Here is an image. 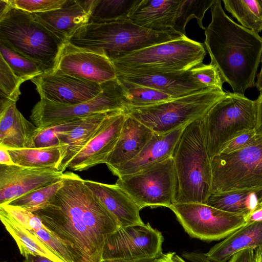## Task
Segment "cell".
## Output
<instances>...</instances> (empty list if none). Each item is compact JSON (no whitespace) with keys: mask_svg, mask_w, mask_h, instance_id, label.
Wrapping results in <instances>:
<instances>
[{"mask_svg":"<svg viewBox=\"0 0 262 262\" xmlns=\"http://www.w3.org/2000/svg\"><path fill=\"white\" fill-rule=\"evenodd\" d=\"M45 206L33 212L68 249L74 262H101L107 238L119 227L115 217L72 171Z\"/></svg>","mask_w":262,"mask_h":262,"instance_id":"6da1fadb","label":"cell"},{"mask_svg":"<svg viewBox=\"0 0 262 262\" xmlns=\"http://www.w3.org/2000/svg\"><path fill=\"white\" fill-rule=\"evenodd\" d=\"M211 21L205 28L204 46L210 63L233 93L244 95L255 85L262 54V37L236 24L224 12L220 0L211 8Z\"/></svg>","mask_w":262,"mask_h":262,"instance_id":"7a4b0ae2","label":"cell"},{"mask_svg":"<svg viewBox=\"0 0 262 262\" xmlns=\"http://www.w3.org/2000/svg\"><path fill=\"white\" fill-rule=\"evenodd\" d=\"M182 37L171 30L152 31L137 25L128 19H124L88 23L67 42L78 48L104 55L112 61L133 52Z\"/></svg>","mask_w":262,"mask_h":262,"instance_id":"3957f363","label":"cell"},{"mask_svg":"<svg viewBox=\"0 0 262 262\" xmlns=\"http://www.w3.org/2000/svg\"><path fill=\"white\" fill-rule=\"evenodd\" d=\"M202 117L184 128L174 149L177 188L173 203L207 204L211 195V160L203 134Z\"/></svg>","mask_w":262,"mask_h":262,"instance_id":"277c9868","label":"cell"},{"mask_svg":"<svg viewBox=\"0 0 262 262\" xmlns=\"http://www.w3.org/2000/svg\"><path fill=\"white\" fill-rule=\"evenodd\" d=\"M8 2L0 13V41L39 64L45 72L54 70L64 42L30 13Z\"/></svg>","mask_w":262,"mask_h":262,"instance_id":"5b68a950","label":"cell"},{"mask_svg":"<svg viewBox=\"0 0 262 262\" xmlns=\"http://www.w3.org/2000/svg\"><path fill=\"white\" fill-rule=\"evenodd\" d=\"M204 45L186 36L130 53L112 61L116 71L155 73L183 72L203 64Z\"/></svg>","mask_w":262,"mask_h":262,"instance_id":"8992f818","label":"cell"},{"mask_svg":"<svg viewBox=\"0 0 262 262\" xmlns=\"http://www.w3.org/2000/svg\"><path fill=\"white\" fill-rule=\"evenodd\" d=\"M227 94L219 89L208 88L156 105L128 106L123 111L154 133L166 134L203 117Z\"/></svg>","mask_w":262,"mask_h":262,"instance_id":"52a82bcc","label":"cell"},{"mask_svg":"<svg viewBox=\"0 0 262 262\" xmlns=\"http://www.w3.org/2000/svg\"><path fill=\"white\" fill-rule=\"evenodd\" d=\"M256 123V100L227 92L226 96L202 119L203 134L210 160L234 138L255 129Z\"/></svg>","mask_w":262,"mask_h":262,"instance_id":"ba28073f","label":"cell"},{"mask_svg":"<svg viewBox=\"0 0 262 262\" xmlns=\"http://www.w3.org/2000/svg\"><path fill=\"white\" fill-rule=\"evenodd\" d=\"M211 194L262 188V136L237 150L211 160Z\"/></svg>","mask_w":262,"mask_h":262,"instance_id":"9c48e42d","label":"cell"},{"mask_svg":"<svg viewBox=\"0 0 262 262\" xmlns=\"http://www.w3.org/2000/svg\"><path fill=\"white\" fill-rule=\"evenodd\" d=\"M128 106L125 92L116 78L104 83L97 96L82 103L67 105L40 99L33 108L30 119L41 129L100 113L124 111Z\"/></svg>","mask_w":262,"mask_h":262,"instance_id":"30bf717a","label":"cell"},{"mask_svg":"<svg viewBox=\"0 0 262 262\" xmlns=\"http://www.w3.org/2000/svg\"><path fill=\"white\" fill-rule=\"evenodd\" d=\"M140 209L169 208L174 202L177 177L172 158L143 171L118 177L116 183Z\"/></svg>","mask_w":262,"mask_h":262,"instance_id":"8fae6325","label":"cell"},{"mask_svg":"<svg viewBox=\"0 0 262 262\" xmlns=\"http://www.w3.org/2000/svg\"><path fill=\"white\" fill-rule=\"evenodd\" d=\"M169 208L185 231L201 240L224 239L246 224V215L225 211L206 204L173 203Z\"/></svg>","mask_w":262,"mask_h":262,"instance_id":"7c38bea8","label":"cell"},{"mask_svg":"<svg viewBox=\"0 0 262 262\" xmlns=\"http://www.w3.org/2000/svg\"><path fill=\"white\" fill-rule=\"evenodd\" d=\"M163 241L162 233L149 223L120 227L106 239L102 260L159 258Z\"/></svg>","mask_w":262,"mask_h":262,"instance_id":"4fadbf2b","label":"cell"},{"mask_svg":"<svg viewBox=\"0 0 262 262\" xmlns=\"http://www.w3.org/2000/svg\"><path fill=\"white\" fill-rule=\"evenodd\" d=\"M31 80L41 100L67 105L94 98L102 91L103 84L78 79L58 70L44 72Z\"/></svg>","mask_w":262,"mask_h":262,"instance_id":"5bb4252c","label":"cell"},{"mask_svg":"<svg viewBox=\"0 0 262 262\" xmlns=\"http://www.w3.org/2000/svg\"><path fill=\"white\" fill-rule=\"evenodd\" d=\"M54 70L81 80L99 84L117 78L112 62L105 55L64 42Z\"/></svg>","mask_w":262,"mask_h":262,"instance_id":"9a60e30c","label":"cell"},{"mask_svg":"<svg viewBox=\"0 0 262 262\" xmlns=\"http://www.w3.org/2000/svg\"><path fill=\"white\" fill-rule=\"evenodd\" d=\"M55 168H31L0 164V205L62 179Z\"/></svg>","mask_w":262,"mask_h":262,"instance_id":"2e32d148","label":"cell"},{"mask_svg":"<svg viewBox=\"0 0 262 262\" xmlns=\"http://www.w3.org/2000/svg\"><path fill=\"white\" fill-rule=\"evenodd\" d=\"M126 116L123 111H118L108 117L95 135L69 162L67 168L81 171L106 164L117 144Z\"/></svg>","mask_w":262,"mask_h":262,"instance_id":"e0dca14e","label":"cell"},{"mask_svg":"<svg viewBox=\"0 0 262 262\" xmlns=\"http://www.w3.org/2000/svg\"><path fill=\"white\" fill-rule=\"evenodd\" d=\"M91 3L92 0H67L58 9L31 14L64 42L89 23Z\"/></svg>","mask_w":262,"mask_h":262,"instance_id":"ac0fdd59","label":"cell"},{"mask_svg":"<svg viewBox=\"0 0 262 262\" xmlns=\"http://www.w3.org/2000/svg\"><path fill=\"white\" fill-rule=\"evenodd\" d=\"M16 103L1 97L0 147L8 149L35 148L34 140L39 129L23 116Z\"/></svg>","mask_w":262,"mask_h":262,"instance_id":"d6986e66","label":"cell"},{"mask_svg":"<svg viewBox=\"0 0 262 262\" xmlns=\"http://www.w3.org/2000/svg\"><path fill=\"white\" fill-rule=\"evenodd\" d=\"M116 71L118 79L159 90L174 98L187 96L208 89L191 77L190 70L155 73Z\"/></svg>","mask_w":262,"mask_h":262,"instance_id":"ffe728a7","label":"cell"},{"mask_svg":"<svg viewBox=\"0 0 262 262\" xmlns=\"http://www.w3.org/2000/svg\"><path fill=\"white\" fill-rule=\"evenodd\" d=\"M185 127L166 134L154 133L151 139L135 158L111 172L118 178L143 171L171 158Z\"/></svg>","mask_w":262,"mask_h":262,"instance_id":"44dd1931","label":"cell"},{"mask_svg":"<svg viewBox=\"0 0 262 262\" xmlns=\"http://www.w3.org/2000/svg\"><path fill=\"white\" fill-rule=\"evenodd\" d=\"M86 185L117 219L120 227L143 225L140 208L129 195L115 184L84 180Z\"/></svg>","mask_w":262,"mask_h":262,"instance_id":"7402d4cb","label":"cell"},{"mask_svg":"<svg viewBox=\"0 0 262 262\" xmlns=\"http://www.w3.org/2000/svg\"><path fill=\"white\" fill-rule=\"evenodd\" d=\"M154 134L142 123L127 115L117 144L106 163L110 170L112 171L135 158Z\"/></svg>","mask_w":262,"mask_h":262,"instance_id":"603a6c76","label":"cell"},{"mask_svg":"<svg viewBox=\"0 0 262 262\" xmlns=\"http://www.w3.org/2000/svg\"><path fill=\"white\" fill-rule=\"evenodd\" d=\"M179 0H140L133 8L128 19L152 31H172Z\"/></svg>","mask_w":262,"mask_h":262,"instance_id":"cb8c5ba5","label":"cell"},{"mask_svg":"<svg viewBox=\"0 0 262 262\" xmlns=\"http://www.w3.org/2000/svg\"><path fill=\"white\" fill-rule=\"evenodd\" d=\"M262 246V220L247 223L205 253L213 262H227L236 253Z\"/></svg>","mask_w":262,"mask_h":262,"instance_id":"d4e9b609","label":"cell"},{"mask_svg":"<svg viewBox=\"0 0 262 262\" xmlns=\"http://www.w3.org/2000/svg\"><path fill=\"white\" fill-rule=\"evenodd\" d=\"M117 111L102 112L85 117L78 126L62 136L59 139L61 158L57 169L63 172L69 162L97 133L104 121Z\"/></svg>","mask_w":262,"mask_h":262,"instance_id":"484cf974","label":"cell"},{"mask_svg":"<svg viewBox=\"0 0 262 262\" xmlns=\"http://www.w3.org/2000/svg\"><path fill=\"white\" fill-rule=\"evenodd\" d=\"M0 219L7 231L15 240L20 253L38 255L54 262H65L50 249L32 230L23 227L8 212L0 206Z\"/></svg>","mask_w":262,"mask_h":262,"instance_id":"4316f807","label":"cell"},{"mask_svg":"<svg viewBox=\"0 0 262 262\" xmlns=\"http://www.w3.org/2000/svg\"><path fill=\"white\" fill-rule=\"evenodd\" d=\"M23 227L32 230L50 249L65 262H74L64 245L42 224L41 220L32 212L18 207L8 204L0 205Z\"/></svg>","mask_w":262,"mask_h":262,"instance_id":"83f0119b","label":"cell"},{"mask_svg":"<svg viewBox=\"0 0 262 262\" xmlns=\"http://www.w3.org/2000/svg\"><path fill=\"white\" fill-rule=\"evenodd\" d=\"M262 201V188L233 190L210 195L207 204L234 213L248 215Z\"/></svg>","mask_w":262,"mask_h":262,"instance_id":"f1b7e54d","label":"cell"},{"mask_svg":"<svg viewBox=\"0 0 262 262\" xmlns=\"http://www.w3.org/2000/svg\"><path fill=\"white\" fill-rule=\"evenodd\" d=\"M15 165L31 168L57 169L61 158L60 146L8 149Z\"/></svg>","mask_w":262,"mask_h":262,"instance_id":"f546056e","label":"cell"},{"mask_svg":"<svg viewBox=\"0 0 262 262\" xmlns=\"http://www.w3.org/2000/svg\"><path fill=\"white\" fill-rule=\"evenodd\" d=\"M140 0H92L89 23H103L128 19Z\"/></svg>","mask_w":262,"mask_h":262,"instance_id":"4dcf8cb0","label":"cell"},{"mask_svg":"<svg viewBox=\"0 0 262 262\" xmlns=\"http://www.w3.org/2000/svg\"><path fill=\"white\" fill-rule=\"evenodd\" d=\"M226 10L243 27L258 34L262 31V0H223Z\"/></svg>","mask_w":262,"mask_h":262,"instance_id":"1f68e13d","label":"cell"},{"mask_svg":"<svg viewBox=\"0 0 262 262\" xmlns=\"http://www.w3.org/2000/svg\"><path fill=\"white\" fill-rule=\"evenodd\" d=\"M216 0H181L172 30L182 36H186L185 28L188 21L195 18L200 27L204 30L203 19L206 11Z\"/></svg>","mask_w":262,"mask_h":262,"instance_id":"d6a6232c","label":"cell"},{"mask_svg":"<svg viewBox=\"0 0 262 262\" xmlns=\"http://www.w3.org/2000/svg\"><path fill=\"white\" fill-rule=\"evenodd\" d=\"M123 87L128 106L144 107L158 104L174 98L159 90L118 79ZM127 106V107H128Z\"/></svg>","mask_w":262,"mask_h":262,"instance_id":"836d02e7","label":"cell"},{"mask_svg":"<svg viewBox=\"0 0 262 262\" xmlns=\"http://www.w3.org/2000/svg\"><path fill=\"white\" fill-rule=\"evenodd\" d=\"M0 55L13 73L24 82L31 80L45 72L39 64L1 41Z\"/></svg>","mask_w":262,"mask_h":262,"instance_id":"e575fe53","label":"cell"},{"mask_svg":"<svg viewBox=\"0 0 262 262\" xmlns=\"http://www.w3.org/2000/svg\"><path fill=\"white\" fill-rule=\"evenodd\" d=\"M62 179L23 195L7 204L34 212L47 205L62 186Z\"/></svg>","mask_w":262,"mask_h":262,"instance_id":"d590c367","label":"cell"},{"mask_svg":"<svg viewBox=\"0 0 262 262\" xmlns=\"http://www.w3.org/2000/svg\"><path fill=\"white\" fill-rule=\"evenodd\" d=\"M82 119L39 129L34 140L35 147L43 148L60 146V138L78 126Z\"/></svg>","mask_w":262,"mask_h":262,"instance_id":"8d00e7d4","label":"cell"},{"mask_svg":"<svg viewBox=\"0 0 262 262\" xmlns=\"http://www.w3.org/2000/svg\"><path fill=\"white\" fill-rule=\"evenodd\" d=\"M24 81L12 71L0 56V95L1 97L16 102L21 94L20 86Z\"/></svg>","mask_w":262,"mask_h":262,"instance_id":"74e56055","label":"cell"},{"mask_svg":"<svg viewBox=\"0 0 262 262\" xmlns=\"http://www.w3.org/2000/svg\"><path fill=\"white\" fill-rule=\"evenodd\" d=\"M191 77L205 88L223 89L224 83L217 68L211 63L202 64L190 70Z\"/></svg>","mask_w":262,"mask_h":262,"instance_id":"f35d334b","label":"cell"},{"mask_svg":"<svg viewBox=\"0 0 262 262\" xmlns=\"http://www.w3.org/2000/svg\"><path fill=\"white\" fill-rule=\"evenodd\" d=\"M67 0H9L15 8L30 13H45L61 8Z\"/></svg>","mask_w":262,"mask_h":262,"instance_id":"ab89813d","label":"cell"},{"mask_svg":"<svg viewBox=\"0 0 262 262\" xmlns=\"http://www.w3.org/2000/svg\"><path fill=\"white\" fill-rule=\"evenodd\" d=\"M257 136L255 129L242 134L232 140L221 152L228 154L243 148L253 143Z\"/></svg>","mask_w":262,"mask_h":262,"instance_id":"60d3db41","label":"cell"},{"mask_svg":"<svg viewBox=\"0 0 262 262\" xmlns=\"http://www.w3.org/2000/svg\"><path fill=\"white\" fill-rule=\"evenodd\" d=\"M228 262H255V252L253 249H246L234 254Z\"/></svg>","mask_w":262,"mask_h":262,"instance_id":"b9f144b4","label":"cell"},{"mask_svg":"<svg viewBox=\"0 0 262 262\" xmlns=\"http://www.w3.org/2000/svg\"><path fill=\"white\" fill-rule=\"evenodd\" d=\"M256 100V123L255 130L257 134L262 136V92Z\"/></svg>","mask_w":262,"mask_h":262,"instance_id":"7bdbcfd3","label":"cell"},{"mask_svg":"<svg viewBox=\"0 0 262 262\" xmlns=\"http://www.w3.org/2000/svg\"><path fill=\"white\" fill-rule=\"evenodd\" d=\"M0 164L7 166L15 165L8 149L3 147H0Z\"/></svg>","mask_w":262,"mask_h":262,"instance_id":"ee69618b","label":"cell"},{"mask_svg":"<svg viewBox=\"0 0 262 262\" xmlns=\"http://www.w3.org/2000/svg\"><path fill=\"white\" fill-rule=\"evenodd\" d=\"M160 258L162 262H186L175 252H171L163 254Z\"/></svg>","mask_w":262,"mask_h":262,"instance_id":"f6af8a7d","label":"cell"},{"mask_svg":"<svg viewBox=\"0 0 262 262\" xmlns=\"http://www.w3.org/2000/svg\"><path fill=\"white\" fill-rule=\"evenodd\" d=\"M262 220V208L256 210L245 217L246 223Z\"/></svg>","mask_w":262,"mask_h":262,"instance_id":"bcb514c9","label":"cell"},{"mask_svg":"<svg viewBox=\"0 0 262 262\" xmlns=\"http://www.w3.org/2000/svg\"><path fill=\"white\" fill-rule=\"evenodd\" d=\"M155 259L154 258L139 259H103L101 262H154Z\"/></svg>","mask_w":262,"mask_h":262,"instance_id":"7dc6e473","label":"cell"},{"mask_svg":"<svg viewBox=\"0 0 262 262\" xmlns=\"http://www.w3.org/2000/svg\"><path fill=\"white\" fill-rule=\"evenodd\" d=\"M23 262H54L48 258L38 256L28 255L25 257Z\"/></svg>","mask_w":262,"mask_h":262,"instance_id":"c3c4849f","label":"cell"},{"mask_svg":"<svg viewBox=\"0 0 262 262\" xmlns=\"http://www.w3.org/2000/svg\"><path fill=\"white\" fill-rule=\"evenodd\" d=\"M260 61L261 62V69L259 73L257 75V79L255 86L260 92H262V57Z\"/></svg>","mask_w":262,"mask_h":262,"instance_id":"681fc988","label":"cell"},{"mask_svg":"<svg viewBox=\"0 0 262 262\" xmlns=\"http://www.w3.org/2000/svg\"><path fill=\"white\" fill-rule=\"evenodd\" d=\"M255 262H262V246L255 250Z\"/></svg>","mask_w":262,"mask_h":262,"instance_id":"f907efd6","label":"cell"},{"mask_svg":"<svg viewBox=\"0 0 262 262\" xmlns=\"http://www.w3.org/2000/svg\"><path fill=\"white\" fill-rule=\"evenodd\" d=\"M262 208V201L258 204V205L257 206L255 210H257L260 208Z\"/></svg>","mask_w":262,"mask_h":262,"instance_id":"816d5d0a","label":"cell"},{"mask_svg":"<svg viewBox=\"0 0 262 262\" xmlns=\"http://www.w3.org/2000/svg\"><path fill=\"white\" fill-rule=\"evenodd\" d=\"M154 262H162V261H161V258H160H160H156V259L155 260Z\"/></svg>","mask_w":262,"mask_h":262,"instance_id":"f5cc1de1","label":"cell"},{"mask_svg":"<svg viewBox=\"0 0 262 262\" xmlns=\"http://www.w3.org/2000/svg\"><path fill=\"white\" fill-rule=\"evenodd\" d=\"M4 262H5V261H4Z\"/></svg>","mask_w":262,"mask_h":262,"instance_id":"db71d44e","label":"cell"}]
</instances>
